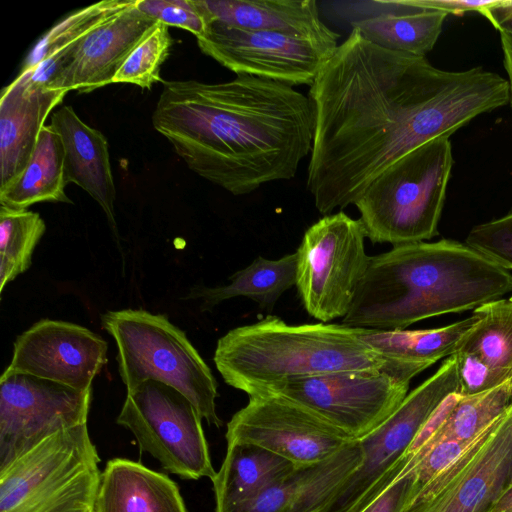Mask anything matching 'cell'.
Masks as SVG:
<instances>
[{"label": "cell", "mask_w": 512, "mask_h": 512, "mask_svg": "<svg viewBox=\"0 0 512 512\" xmlns=\"http://www.w3.org/2000/svg\"><path fill=\"white\" fill-rule=\"evenodd\" d=\"M308 98L307 189L324 215L355 204L391 164L510 100L508 80L481 67L445 71L377 46L352 29Z\"/></svg>", "instance_id": "obj_1"}, {"label": "cell", "mask_w": 512, "mask_h": 512, "mask_svg": "<svg viewBox=\"0 0 512 512\" xmlns=\"http://www.w3.org/2000/svg\"><path fill=\"white\" fill-rule=\"evenodd\" d=\"M152 124L190 170L233 195L292 179L312 150L308 96L249 75L165 81Z\"/></svg>", "instance_id": "obj_2"}, {"label": "cell", "mask_w": 512, "mask_h": 512, "mask_svg": "<svg viewBox=\"0 0 512 512\" xmlns=\"http://www.w3.org/2000/svg\"><path fill=\"white\" fill-rule=\"evenodd\" d=\"M512 291V274L467 244L453 240L393 246L370 256L341 324L403 330L447 313L475 309Z\"/></svg>", "instance_id": "obj_3"}, {"label": "cell", "mask_w": 512, "mask_h": 512, "mask_svg": "<svg viewBox=\"0 0 512 512\" xmlns=\"http://www.w3.org/2000/svg\"><path fill=\"white\" fill-rule=\"evenodd\" d=\"M213 361L226 384L248 397L294 379L338 371L389 370L409 379L424 367L394 361L342 324H287L268 315L222 336Z\"/></svg>", "instance_id": "obj_4"}, {"label": "cell", "mask_w": 512, "mask_h": 512, "mask_svg": "<svg viewBox=\"0 0 512 512\" xmlns=\"http://www.w3.org/2000/svg\"><path fill=\"white\" fill-rule=\"evenodd\" d=\"M452 165L451 143L443 136L385 169L354 204L366 237L397 246L436 236Z\"/></svg>", "instance_id": "obj_5"}, {"label": "cell", "mask_w": 512, "mask_h": 512, "mask_svg": "<svg viewBox=\"0 0 512 512\" xmlns=\"http://www.w3.org/2000/svg\"><path fill=\"white\" fill-rule=\"evenodd\" d=\"M101 324L116 342L127 392L146 381L164 383L187 397L209 425H223L216 412L218 384L185 332L142 309L108 311Z\"/></svg>", "instance_id": "obj_6"}, {"label": "cell", "mask_w": 512, "mask_h": 512, "mask_svg": "<svg viewBox=\"0 0 512 512\" xmlns=\"http://www.w3.org/2000/svg\"><path fill=\"white\" fill-rule=\"evenodd\" d=\"M99 463L87 422L61 430L0 468V512H94Z\"/></svg>", "instance_id": "obj_7"}, {"label": "cell", "mask_w": 512, "mask_h": 512, "mask_svg": "<svg viewBox=\"0 0 512 512\" xmlns=\"http://www.w3.org/2000/svg\"><path fill=\"white\" fill-rule=\"evenodd\" d=\"M459 392L456 360L449 356L440 368L412 392L376 430L358 440L362 463L324 512H361L403 471L405 453L418 431L451 393Z\"/></svg>", "instance_id": "obj_8"}, {"label": "cell", "mask_w": 512, "mask_h": 512, "mask_svg": "<svg viewBox=\"0 0 512 512\" xmlns=\"http://www.w3.org/2000/svg\"><path fill=\"white\" fill-rule=\"evenodd\" d=\"M360 219L342 211L324 215L304 233L296 250V288L309 315L322 323L348 313L370 256Z\"/></svg>", "instance_id": "obj_9"}, {"label": "cell", "mask_w": 512, "mask_h": 512, "mask_svg": "<svg viewBox=\"0 0 512 512\" xmlns=\"http://www.w3.org/2000/svg\"><path fill=\"white\" fill-rule=\"evenodd\" d=\"M116 422L166 471L186 480L215 478L202 417L176 389L157 381L140 384L127 392Z\"/></svg>", "instance_id": "obj_10"}, {"label": "cell", "mask_w": 512, "mask_h": 512, "mask_svg": "<svg viewBox=\"0 0 512 512\" xmlns=\"http://www.w3.org/2000/svg\"><path fill=\"white\" fill-rule=\"evenodd\" d=\"M410 380L389 370L338 371L290 380L270 393L303 405L360 440L395 412L408 394Z\"/></svg>", "instance_id": "obj_11"}, {"label": "cell", "mask_w": 512, "mask_h": 512, "mask_svg": "<svg viewBox=\"0 0 512 512\" xmlns=\"http://www.w3.org/2000/svg\"><path fill=\"white\" fill-rule=\"evenodd\" d=\"M200 50L236 75L289 86H311L336 50L337 42L278 32L255 31L220 22L196 38Z\"/></svg>", "instance_id": "obj_12"}, {"label": "cell", "mask_w": 512, "mask_h": 512, "mask_svg": "<svg viewBox=\"0 0 512 512\" xmlns=\"http://www.w3.org/2000/svg\"><path fill=\"white\" fill-rule=\"evenodd\" d=\"M226 441L254 445L305 467L354 441L332 424L278 393L249 397L227 423Z\"/></svg>", "instance_id": "obj_13"}, {"label": "cell", "mask_w": 512, "mask_h": 512, "mask_svg": "<svg viewBox=\"0 0 512 512\" xmlns=\"http://www.w3.org/2000/svg\"><path fill=\"white\" fill-rule=\"evenodd\" d=\"M92 390L5 369L0 378V468L47 437L86 423Z\"/></svg>", "instance_id": "obj_14"}, {"label": "cell", "mask_w": 512, "mask_h": 512, "mask_svg": "<svg viewBox=\"0 0 512 512\" xmlns=\"http://www.w3.org/2000/svg\"><path fill=\"white\" fill-rule=\"evenodd\" d=\"M135 3L92 29L51 62L30 72L31 78L53 89L79 93L113 83L131 51L159 23L139 11Z\"/></svg>", "instance_id": "obj_15"}, {"label": "cell", "mask_w": 512, "mask_h": 512, "mask_svg": "<svg viewBox=\"0 0 512 512\" xmlns=\"http://www.w3.org/2000/svg\"><path fill=\"white\" fill-rule=\"evenodd\" d=\"M106 354V341L91 330L43 319L16 338L7 369L88 391L107 362Z\"/></svg>", "instance_id": "obj_16"}, {"label": "cell", "mask_w": 512, "mask_h": 512, "mask_svg": "<svg viewBox=\"0 0 512 512\" xmlns=\"http://www.w3.org/2000/svg\"><path fill=\"white\" fill-rule=\"evenodd\" d=\"M512 482V404L463 469L407 512H490Z\"/></svg>", "instance_id": "obj_17"}, {"label": "cell", "mask_w": 512, "mask_h": 512, "mask_svg": "<svg viewBox=\"0 0 512 512\" xmlns=\"http://www.w3.org/2000/svg\"><path fill=\"white\" fill-rule=\"evenodd\" d=\"M68 92L19 75L1 91L0 190L12 184L28 164L50 112Z\"/></svg>", "instance_id": "obj_18"}, {"label": "cell", "mask_w": 512, "mask_h": 512, "mask_svg": "<svg viewBox=\"0 0 512 512\" xmlns=\"http://www.w3.org/2000/svg\"><path fill=\"white\" fill-rule=\"evenodd\" d=\"M361 463L354 440L321 462L295 467L239 512H324Z\"/></svg>", "instance_id": "obj_19"}, {"label": "cell", "mask_w": 512, "mask_h": 512, "mask_svg": "<svg viewBox=\"0 0 512 512\" xmlns=\"http://www.w3.org/2000/svg\"><path fill=\"white\" fill-rule=\"evenodd\" d=\"M50 120L49 125L63 144L66 183L72 182L85 190L101 206L117 234L114 213L116 189L106 137L84 123L70 105L56 110Z\"/></svg>", "instance_id": "obj_20"}, {"label": "cell", "mask_w": 512, "mask_h": 512, "mask_svg": "<svg viewBox=\"0 0 512 512\" xmlns=\"http://www.w3.org/2000/svg\"><path fill=\"white\" fill-rule=\"evenodd\" d=\"M362 16L351 21L367 41L396 52L425 57L438 40L448 13L415 0L361 2Z\"/></svg>", "instance_id": "obj_21"}, {"label": "cell", "mask_w": 512, "mask_h": 512, "mask_svg": "<svg viewBox=\"0 0 512 512\" xmlns=\"http://www.w3.org/2000/svg\"><path fill=\"white\" fill-rule=\"evenodd\" d=\"M209 24L278 32L299 37L337 42L339 34L320 19L314 0H198Z\"/></svg>", "instance_id": "obj_22"}, {"label": "cell", "mask_w": 512, "mask_h": 512, "mask_svg": "<svg viewBox=\"0 0 512 512\" xmlns=\"http://www.w3.org/2000/svg\"><path fill=\"white\" fill-rule=\"evenodd\" d=\"M94 512H188L178 485L140 462L114 458L101 472Z\"/></svg>", "instance_id": "obj_23"}, {"label": "cell", "mask_w": 512, "mask_h": 512, "mask_svg": "<svg viewBox=\"0 0 512 512\" xmlns=\"http://www.w3.org/2000/svg\"><path fill=\"white\" fill-rule=\"evenodd\" d=\"M294 468L263 448L227 442L222 465L212 480L215 512H239Z\"/></svg>", "instance_id": "obj_24"}, {"label": "cell", "mask_w": 512, "mask_h": 512, "mask_svg": "<svg viewBox=\"0 0 512 512\" xmlns=\"http://www.w3.org/2000/svg\"><path fill=\"white\" fill-rule=\"evenodd\" d=\"M297 253L279 259L255 258L251 264L229 277V284L196 286L186 299H201L202 310L239 296L247 297L270 313L281 295L296 285Z\"/></svg>", "instance_id": "obj_25"}, {"label": "cell", "mask_w": 512, "mask_h": 512, "mask_svg": "<svg viewBox=\"0 0 512 512\" xmlns=\"http://www.w3.org/2000/svg\"><path fill=\"white\" fill-rule=\"evenodd\" d=\"M64 148L58 133L45 125L21 175L0 190V206L27 210L39 202L72 203L65 193Z\"/></svg>", "instance_id": "obj_26"}, {"label": "cell", "mask_w": 512, "mask_h": 512, "mask_svg": "<svg viewBox=\"0 0 512 512\" xmlns=\"http://www.w3.org/2000/svg\"><path fill=\"white\" fill-rule=\"evenodd\" d=\"M479 315L435 329L371 330L354 328L358 338L384 357L425 369L451 356L462 338L479 320Z\"/></svg>", "instance_id": "obj_27"}, {"label": "cell", "mask_w": 512, "mask_h": 512, "mask_svg": "<svg viewBox=\"0 0 512 512\" xmlns=\"http://www.w3.org/2000/svg\"><path fill=\"white\" fill-rule=\"evenodd\" d=\"M474 313L480 318L462 336L455 352L474 355L488 366L512 374V296L482 304Z\"/></svg>", "instance_id": "obj_28"}, {"label": "cell", "mask_w": 512, "mask_h": 512, "mask_svg": "<svg viewBox=\"0 0 512 512\" xmlns=\"http://www.w3.org/2000/svg\"><path fill=\"white\" fill-rule=\"evenodd\" d=\"M134 3L135 0H105L72 12L39 39L25 58L20 73L32 72L51 62L92 29Z\"/></svg>", "instance_id": "obj_29"}, {"label": "cell", "mask_w": 512, "mask_h": 512, "mask_svg": "<svg viewBox=\"0 0 512 512\" xmlns=\"http://www.w3.org/2000/svg\"><path fill=\"white\" fill-rule=\"evenodd\" d=\"M46 230L41 216L0 206V293L32 264L34 249Z\"/></svg>", "instance_id": "obj_30"}, {"label": "cell", "mask_w": 512, "mask_h": 512, "mask_svg": "<svg viewBox=\"0 0 512 512\" xmlns=\"http://www.w3.org/2000/svg\"><path fill=\"white\" fill-rule=\"evenodd\" d=\"M511 404L512 378L488 391L463 395L441 428L421 450L439 441L475 439Z\"/></svg>", "instance_id": "obj_31"}, {"label": "cell", "mask_w": 512, "mask_h": 512, "mask_svg": "<svg viewBox=\"0 0 512 512\" xmlns=\"http://www.w3.org/2000/svg\"><path fill=\"white\" fill-rule=\"evenodd\" d=\"M172 45L168 26L159 22L131 51L116 73L113 83H131L148 90L155 83H164L160 70Z\"/></svg>", "instance_id": "obj_32"}, {"label": "cell", "mask_w": 512, "mask_h": 512, "mask_svg": "<svg viewBox=\"0 0 512 512\" xmlns=\"http://www.w3.org/2000/svg\"><path fill=\"white\" fill-rule=\"evenodd\" d=\"M135 6L158 22L187 30L196 38L204 35L209 26L198 0H136Z\"/></svg>", "instance_id": "obj_33"}, {"label": "cell", "mask_w": 512, "mask_h": 512, "mask_svg": "<svg viewBox=\"0 0 512 512\" xmlns=\"http://www.w3.org/2000/svg\"><path fill=\"white\" fill-rule=\"evenodd\" d=\"M465 244L503 268L512 270V212L475 226Z\"/></svg>", "instance_id": "obj_34"}, {"label": "cell", "mask_w": 512, "mask_h": 512, "mask_svg": "<svg viewBox=\"0 0 512 512\" xmlns=\"http://www.w3.org/2000/svg\"><path fill=\"white\" fill-rule=\"evenodd\" d=\"M459 392L464 396L479 394L498 387L512 374L494 369L474 355L455 352Z\"/></svg>", "instance_id": "obj_35"}, {"label": "cell", "mask_w": 512, "mask_h": 512, "mask_svg": "<svg viewBox=\"0 0 512 512\" xmlns=\"http://www.w3.org/2000/svg\"><path fill=\"white\" fill-rule=\"evenodd\" d=\"M420 488L414 473L396 479L361 512H407Z\"/></svg>", "instance_id": "obj_36"}, {"label": "cell", "mask_w": 512, "mask_h": 512, "mask_svg": "<svg viewBox=\"0 0 512 512\" xmlns=\"http://www.w3.org/2000/svg\"><path fill=\"white\" fill-rule=\"evenodd\" d=\"M460 392H453L449 394L431 413L425 423L418 431L413 442L405 453L404 459L407 462L414 457L437 433V431L444 424L456 404L462 398ZM406 466V465H405Z\"/></svg>", "instance_id": "obj_37"}, {"label": "cell", "mask_w": 512, "mask_h": 512, "mask_svg": "<svg viewBox=\"0 0 512 512\" xmlns=\"http://www.w3.org/2000/svg\"><path fill=\"white\" fill-rule=\"evenodd\" d=\"M496 0H415V2L426 8L444 11L454 15H462L469 11L483 13L492 6Z\"/></svg>", "instance_id": "obj_38"}, {"label": "cell", "mask_w": 512, "mask_h": 512, "mask_svg": "<svg viewBox=\"0 0 512 512\" xmlns=\"http://www.w3.org/2000/svg\"><path fill=\"white\" fill-rule=\"evenodd\" d=\"M501 46L504 58V67L508 75L510 90V103L512 107V33L500 31Z\"/></svg>", "instance_id": "obj_39"}, {"label": "cell", "mask_w": 512, "mask_h": 512, "mask_svg": "<svg viewBox=\"0 0 512 512\" xmlns=\"http://www.w3.org/2000/svg\"><path fill=\"white\" fill-rule=\"evenodd\" d=\"M490 512H512V482L498 497Z\"/></svg>", "instance_id": "obj_40"}]
</instances>
